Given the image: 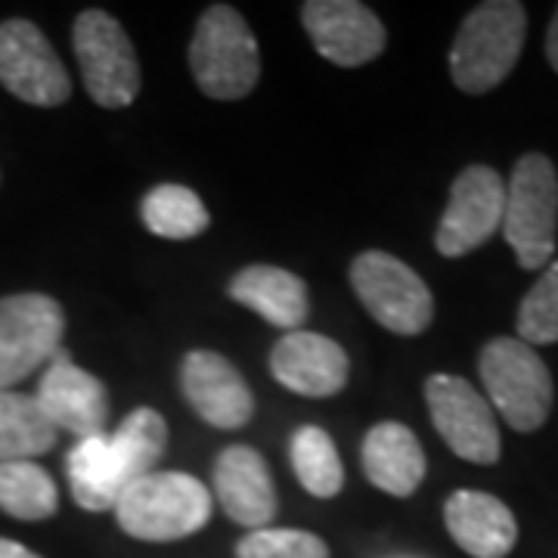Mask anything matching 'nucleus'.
<instances>
[{
    "instance_id": "f257e3e1",
    "label": "nucleus",
    "mask_w": 558,
    "mask_h": 558,
    "mask_svg": "<svg viewBox=\"0 0 558 558\" xmlns=\"http://www.w3.org/2000/svg\"><path fill=\"white\" fill-rule=\"evenodd\" d=\"M168 447V422L153 407H140L116 428V435L78 440L69 459V487L81 509L109 512L143 475L156 472Z\"/></svg>"
},
{
    "instance_id": "f03ea898",
    "label": "nucleus",
    "mask_w": 558,
    "mask_h": 558,
    "mask_svg": "<svg viewBox=\"0 0 558 558\" xmlns=\"http://www.w3.org/2000/svg\"><path fill=\"white\" fill-rule=\"evenodd\" d=\"M527 35V13L519 0L478 3L459 25L450 50V75L462 94H487L509 78Z\"/></svg>"
},
{
    "instance_id": "7ed1b4c3",
    "label": "nucleus",
    "mask_w": 558,
    "mask_h": 558,
    "mask_svg": "<svg viewBox=\"0 0 558 558\" xmlns=\"http://www.w3.org/2000/svg\"><path fill=\"white\" fill-rule=\"evenodd\" d=\"M112 512L128 537L146 543H174L193 537L208 524L211 494L193 475L149 472L121 494Z\"/></svg>"
},
{
    "instance_id": "20e7f679",
    "label": "nucleus",
    "mask_w": 558,
    "mask_h": 558,
    "mask_svg": "<svg viewBox=\"0 0 558 558\" xmlns=\"http://www.w3.org/2000/svg\"><path fill=\"white\" fill-rule=\"evenodd\" d=\"M190 69L211 100H242L255 90L260 78L258 40L242 13L227 3L202 13L190 44Z\"/></svg>"
},
{
    "instance_id": "39448f33",
    "label": "nucleus",
    "mask_w": 558,
    "mask_h": 558,
    "mask_svg": "<svg viewBox=\"0 0 558 558\" xmlns=\"http://www.w3.org/2000/svg\"><path fill=\"white\" fill-rule=\"evenodd\" d=\"M558 233V174L556 165L527 153L515 161L506 183L502 240L515 252L524 270H546L556 255Z\"/></svg>"
},
{
    "instance_id": "423d86ee",
    "label": "nucleus",
    "mask_w": 558,
    "mask_h": 558,
    "mask_svg": "<svg viewBox=\"0 0 558 558\" xmlns=\"http://www.w3.org/2000/svg\"><path fill=\"white\" fill-rule=\"evenodd\" d=\"M478 373L490 407L515 432H537L553 410V376L527 341L502 336L484 344Z\"/></svg>"
},
{
    "instance_id": "0eeeda50",
    "label": "nucleus",
    "mask_w": 558,
    "mask_h": 558,
    "mask_svg": "<svg viewBox=\"0 0 558 558\" xmlns=\"http://www.w3.org/2000/svg\"><path fill=\"white\" fill-rule=\"evenodd\" d=\"M72 44L90 100L102 109H124L137 100V53L116 16L102 10H84L72 28Z\"/></svg>"
},
{
    "instance_id": "6e6552de",
    "label": "nucleus",
    "mask_w": 558,
    "mask_h": 558,
    "mask_svg": "<svg viewBox=\"0 0 558 558\" xmlns=\"http://www.w3.org/2000/svg\"><path fill=\"white\" fill-rule=\"evenodd\" d=\"M351 286L369 317L395 336H418L432 326L435 299L410 264L388 252H363L351 264Z\"/></svg>"
},
{
    "instance_id": "1a4fd4ad",
    "label": "nucleus",
    "mask_w": 558,
    "mask_h": 558,
    "mask_svg": "<svg viewBox=\"0 0 558 558\" xmlns=\"http://www.w3.org/2000/svg\"><path fill=\"white\" fill-rule=\"evenodd\" d=\"M62 304L40 292L0 299V391H13L40 366H47L62 344Z\"/></svg>"
},
{
    "instance_id": "9d476101",
    "label": "nucleus",
    "mask_w": 558,
    "mask_h": 558,
    "mask_svg": "<svg viewBox=\"0 0 558 558\" xmlns=\"http://www.w3.org/2000/svg\"><path fill=\"white\" fill-rule=\"evenodd\" d=\"M0 84L28 106L53 109L72 97V78L35 22H0Z\"/></svg>"
},
{
    "instance_id": "9b49d317",
    "label": "nucleus",
    "mask_w": 558,
    "mask_h": 558,
    "mask_svg": "<svg viewBox=\"0 0 558 558\" xmlns=\"http://www.w3.org/2000/svg\"><path fill=\"white\" fill-rule=\"evenodd\" d=\"M428 413L444 444L465 462L494 465L499 459V428L494 407L475 385L459 376H432L425 381Z\"/></svg>"
},
{
    "instance_id": "f8f14e48",
    "label": "nucleus",
    "mask_w": 558,
    "mask_h": 558,
    "mask_svg": "<svg viewBox=\"0 0 558 558\" xmlns=\"http://www.w3.org/2000/svg\"><path fill=\"white\" fill-rule=\"evenodd\" d=\"M506 183L487 165H469L450 186V202L438 223L435 245L444 258H462L502 230Z\"/></svg>"
},
{
    "instance_id": "ddd939ff",
    "label": "nucleus",
    "mask_w": 558,
    "mask_h": 558,
    "mask_svg": "<svg viewBox=\"0 0 558 558\" xmlns=\"http://www.w3.org/2000/svg\"><path fill=\"white\" fill-rule=\"evenodd\" d=\"M35 398L57 432H69L78 440L106 435V418H109L106 385L97 376L78 369L62 344L47 363Z\"/></svg>"
},
{
    "instance_id": "4468645a",
    "label": "nucleus",
    "mask_w": 558,
    "mask_h": 558,
    "mask_svg": "<svg viewBox=\"0 0 558 558\" xmlns=\"http://www.w3.org/2000/svg\"><path fill=\"white\" fill-rule=\"evenodd\" d=\"M301 25L319 50V57L341 69H357L385 50V25L357 0H307L301 3Z\"/></svg>"
},
{
    "instance_id": "2eb2a0df",
    "label": "nucleus",
    "mask_w": 558,
    "mask_h": 558,
    "mask_svg": "<svg viewBox=\"0 0 558 558\" xmlns=\"http://www.w3.org/2000/svg\"><path fill=\"white\" fill-rule=\"evenodd\" d=\"M180 388L208 425L233 432L255 416V398L240 369L215 351H190L180 363Z\"/></svg>"
},
{
    "instance_id": "dca6fc26",
    "label": "nucleus",
    "mask_w": 558,
    "mask_h": 558,
    "mask_svg": "<svg viewBox=\"0 0 558 558\" xmlns=\"http://www.w3.org/2000/svg\"><path fill=\"white\" fill-rule=\"evenodd\" d=\"M270 373L301 398H332L348 385L351 363L339 341L319 332H289L270 351Z\"/></svg>"
},
{
    "instance_id": "f3484780",
    "label": "nucleus",
    "mask_w": 558,
    "mask_h": 558,
    "mask_svg": "<svg viewBox=\"0 0 558 558\" xmlns=\"http://www.w3.org/2000/svg\"><path fill=\"white\" fill-rule=\"evenodd\" d=\"M215 494L227 519L248 531L267 527L277 515V487L255 447L233 444L215 462Z\"/></svg>"
},
{
    "instance_id": "a211bd4d",
    "label": "nucleus",
    "mask_w": 558,
    "mask_h": 558,
    "mask_svg": "<svg viewBox=\"0 0 558 558\" xmlns=\"http://www.w3.org/2000/svg\"><path fill=\"white\" fill-rule=\"evenodd\" d=\"M450 537L472 558H506L519 543V521L502 499L484 490H457L444 502Z\"/></svg>"
},
{
    "instance_id": "6ab92c4d",
    "label": "nucleus",
    "mask_w": 558,
    "mask_h": 558,
    "mask_svg": "<svg viewBox=\"0 0 558 558\" xmlns=\"http://www.w3.org/2000/svg\"><path fill=\"white\" fill-rule=\"evenodd\" d=\"M363 472L391 497H413L425 478V453L416 435L400 422H379L363 440Z\"/></svg>"
},
{
    "instance_id": "aec40b11",
    "label": "nucleus",
    "mask_w": 558,
    "mask_h": 558,
    "mask_svg": "<svg viewBox=\"0 0 558 558\" xmlns=\"http://www.w3.org/2000/svg\"><path fill=\"white\" fill-rule=\"evenodd\" d=\"M230 299L245 304L248 311H255L270 326H279L286 332H299L311 311L304 279L270 264H252L240 270L230 282Z\"/></svg>"
},
{
    "instance_id": "412c9836",
    "label": "nucleus",
    "mask_w": 558,
    "mask_h": 558,
    "mask_svg": "<svg viewBox=\"0 0 558 558\" xmlns=\"http://www.w3.org/2000/svg\"><path fill=\"white\" fill-rule=\"evenodd\" d=\"M60 432L44 416L35 395L0 391V462H22L50 453Z\"/></svg>"
},
{
    "instance_id": "4be33fe9",
    "label": "nucleus",
    "mask_w": 558,
    "mask_h": 558,
    "mask_svg": "<svg viewBox=\"0 0 558 558\" xmlns=\"http://www.w3.org/2000/svg\"><path fill=\"white\" fill-rule=\"evenodd\" d=\"M60 509V490L38 462H0V512L20 521L53 519Z\"/></svg>"
},
{
    "instance_id": "5701e85b",
    "label": "nucleus",
    "mask_w": 558,
    "mask_h": 558,
    "mask_svg": "<svg viewBox=\"0 0 558 558\" xmlns=\"http://www.w3.org/2000/svg\"><path fill=\"white\" fill-rule=\"evenodd\" d=\"M140 215L143 223L153 236L161 240H193L208 230V211L202 199L190 190V186H180V183H159L153 186L143 205H140Z\"/></svg>"
},
{
    "instance_id": "b1692460",
    "label": "nucleus",
    "mask_w": 558,
    "mask_h": 558,
    "mask_svg": "<svg viewBox=\"0 0 558 558\" xmlns=\"http://www.w3.org/2000/svg\"><path fill=\"white\" fill-rule=\"evenodd\" d=\"M292 469L299 475L301 487L319 499L339 497L344 487V469H341L339 450L332 438L317 428V425H304L292 438Z\"/></svg>"
},
{
    "instance_id": "393cba45",
    "label": "nucleus",
    "mask_w": 558,
    "mask_h": 558,
    "mask_svg": "<svg viewBox=\"0 0 558 558\" xmlns=\"http://www.w3.org/2000/svg\"><path fill=\"white\" fill-rule=\"evenodd\" d=\"M519 339L534 344L558 341V260H553L519 304Z\"/></svg>"
},
{
    "instance_id": "a878e982",
    "label": "nucleus",
    "mask_w": 558,
    "mask_h": 558,
    "mask_svg": "<svg viewBox=\"0 0 558 558\" xmlns=\"http://www.w3.org/2000/svg\"><path fill=\"white\" fill-rule=\"evenodd\" d=\"M236 558H329V546L307 531L260 527L240 539Z\"/></svg>"
},
{
    "instance_id": "bb28decb",
    "label": "nucleus",
    "mask_w": 558,
    "mask_h": 558,
    "mask_svg": "<svg viewBox=\"0 0 558 558\" xmlns=\"http://www.w3.org/2000/svg\"><path fill=\"white\" fill-rule=\"evenodd\" d=\"M0 558H40L38 553H32L28 546H22L16 539L0 537Z\"/></svg>"
},
{
    "instance_id": "cd10ccee",
    "label": "nucleus",
    "mask_w": 558,
    "mask_h": 558,
    "mask_svg": "<svg viewBox=\"0 0 558 558\" xmlns=\"http://www.w3.org/2000/svg\"><path fill=\"white\" fill-rule=\"evenodd\" d=\"M546 57H549V65L558 72V10L549 22V32H546Z\"/></svg>"
}]
</instances>
